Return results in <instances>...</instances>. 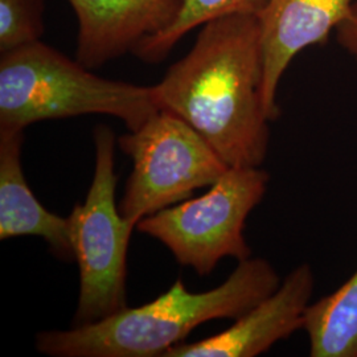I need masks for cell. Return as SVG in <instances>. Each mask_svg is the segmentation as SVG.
Listing matches in <instances>:
<instances>
[{
    "label": "cell",
    "instance_id": "cell-10",
    "mask_svg": "<svg viewBox=\"0 0 357 357\" xmlns=\"http://www.w3.org/2000/svg\"><path fill=\"white\" fill-rule=\"evenodd\" d=\"M24 131L0 130V240L32 236L59 258L75 259L68 217L45 209L26 183L22 167Z\"/></svg>",
    "mask_w": 357,
    "mask_h": 357
},
{
    "label": "cell",
    "instance_id": "cell-4",
    "mask_svg": "<svg viewBox=\"0 0 357 357\" xmlns=\"http://www.w3.org/2000/svg\"><path fill=\"white\" fill-rule=\"evenodd\" d=\"M96 167L86 199L73 206L69 220L79 293L73 326L105 319L126 308L128 243L135 225L115 203V135L112 128H94Z\"/></svg>",
    "mask_w": 357,
    "mask_h": 357
},
{
    "label": "cell",
    "instance_id": "cell-14",
    "mask_svg": "<svg viewBox=\"0 0 357 357\" xmlns=\"http://www.w3.org/2000/svg\"><path fill=\"white\" fill-rule=\"evenodd\" d=\"M335 32L340 47L357 61V0H354L347 17Z\"/></svg>",
    "mask_w": 357,
    "mask_h": 357
},
{
    "label": "cell",
    "instance_id": "cell-9",
    "mask_svg": "<svg viewBox=\"0 0 357 357\" xmlns=\"http://www.w3.org/2000/svg\"><path fill=\"white\" fill-rule=\"evenodd\" d=\"M354 0H268L258 13L264 102L270 121L280 115L277 93L295 56L317 45L340 26Z\"/></svg>",
    "mask_w": 357,
    "mask_h": 357
},
{
    "label": "cell",
    "instance_id": "cell-1",
    "mask_svg": "<svg viewBox=\"0 0 357 357\" xmlns=\"http://www.w3.org/2000/svg\"><path fill=\"white\" fill-rule=\"evenodd\" d=\"M262 86L258 16L229 15L205 23L153 89L159 109L195 128L228 166L261 167L271 122Z\"/></svg>",
    "mask_w": 357,
    "mask_h": 357
},
{
    "label": "cell",
    "instance_id": "cell-3",
    "mask_svg": "<svg viewBox=\"0 0 357 357\" xmlns=\"http://www.w3.org/2000/svg\"><path fill=\"white\" fill-rule=\"evenodd\" d=\"M90 70L40 40L0 53V130L24 131L41 121L103 114L134 131L160 110L153 86Z\"/></svg>",
    "mask_w": 357,
    "mask_h": 357
},
{
    "label": "cell",
    "instance_id": "cell-6",
    "mask_svg": "<svg viewBox=\"0 0 357 357\" xmlns=\"http://www.w3.org/2000/svg\"><path fill=\"white\" fill-rule=\"evenodd\" d=\"M118 144L132 162L119 211L135 227L211 187L229 168L195 128L166 110L122 135Z\"/></svg>",
    "mask_w": 357,
    "mask_h": 357
},
{
    "label": "cell",
    "instance_id": "cell-2",
    "mask_svg": "<svg viewBox=\"0 0 357 357\" xmlns=\"http://www.w3.org/2000/svg\"><path fill=\"white\" fill-rule=\"evenodd\" d=\"M281 284L265 258L240 261L229 277L205 293H191L181 280L153 302L126 307L102 320L69 330L41 331L36 349L52 357H163L185 343L196 327L237 319Z\"/></svg>",
    "mask_w": 357,
    "mask_h": 357
},
{
    "label": "cell",
    "instance_id": "cell-11",
    "mask_svg": "<svg viewBox=\"0 0 357 357\" xmlns=\"http://www.w3.org/2000/svg\"><path fill=\"white\" fill-rule=\"evenodd\" d=\"M302 330L311 357H357V270L336 291L311 302Z\"/></svg>",
    "mask_w": 357,
    "mask_h": 357
},
{
    "label": "cell",
    "instance_id": "cell-5",
    "mask_svg": "<svg viewBox=\"0 0 357 357\" xmlns=\"http://www.w3.org/2000/svg\"><path fill=\"white\" fill-rule=\"evenodd\" d=\"M268 180L261 167H229L203 196L144 217L137 228L167 246L181 266L204 277L224 258L240 262L252 257L243 229Z\"/></svg>",
    "mask_w": 357,
    "mask_h": 357
},
{
    "label": "cell",
    "instance_id": "cell-12",
    "mask_svg": "<svg viewBox=\"0 0 357 357\" xmlns=\"http://www.w3.org/2000/svg\"><path fill=\"white\" fill-rule=\"evenodd\" d=\"M266 3L268 0H184L175 22L162 33L144 41L134 54L144 63L158 64L192 29L229 15L258 16Z\"/></svg>",
    "mask_w": 357,
    "mask_h": 357
},
{
    "label": "cell",
    "instance_id": "cell-13",
    "mask_svg": "<svg viewBox=\"0 0 357 357\" xmlns=\"http://www.w3.org/2000/svg\"><path fill=\"white\" fill-rule=\"evenodd\" d=\"M43 33V0H0V53L36 43Z\"/></svg>",
    "mask_w": 357,
    "mask_h": 357
},
{
    "label": "cell",
    "instance_id": "cell-8",
    "mask_svg": "<svg viewBox=\"0 0 357 357\" xmlns=\"http://www.w3.org/2000/svg\"><path fill=\"white\" fill-rule=\"evenodd\" d=\"M76 13V59L97 69L171 26L184 0H68Z\"/></svg>",
    "mask_w": 357,
    "mask_h": 357
},
{
    "label": "cell",
    "instance_id": "cell-7",
    "mask_svg": "<svg viewBox=\"0 0 357 357\" xmlns=\"http://www.w3.org/2000/svg\"><path fill=\"white\" fill-rule=\"evenodd\" d=\"M315 289L308 264L291 270L281 284L238 317L229 328L196 343H181L163 357H255L303 328Z\"/></svg>",
    "mask_w": 357,
    "mask_h": 357
}]
</instances>
